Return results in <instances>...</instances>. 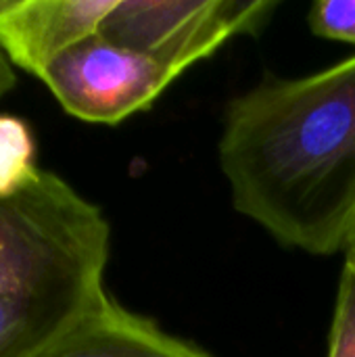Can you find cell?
Segmentation results:
<instances>
[{
	"mask_svg": "<svg viewBox=\"0 0 355 357\" xmlns=\"http://www.w3.org/2000/svg\"><path fill=\"white\" fill-rule=\"evenodd\" d=\"M218 161L234 211L280 247H355V54L303 77L266 75L234 96Z\"/></svg>",
	"mask_w": 355,
	"mask_h": 357,
	"instance_id": "1",
	"label": "cell"
},
{
	"mask_svg": "<svg viewBox=\"0 0 355 357\" xmlns=\"http://www.w3.org/2000/svg\"><path fill=\"white\" fill-rule=\"evenodd\" d=\"M111 226L52 172L0 199V357H36L109 293Z\"/></svg>",
	"mask_w": 355,
	"mask_h": 357,
	"instance_id": "2",
	"label": "cell"
},
{
	"mask_svg": "<svg viewBox=\"0 0 355 357\" xmlns=\"http://www.w3.org/2000/svg\"><path fill=\"white\" fill-rule=\"evenodd\" d=\"M276 8L274 0H117L98 33L180 75L228 40L259 33Z\"/></svg>",
	"mask_w": 355,
	"mask_h": 357,
	"instance_id": "3",
	"label": "cell"
},
{
	"mask_svg": "<svg viewBox=\"0 0 355 357\" xmlns=\"http://www.w3.org/2000/svg\"><path fill=\"white\" fill-rule=\"evenodd\" d=\"M176 77L155 59L94 33L61 54L40 79L69 115L115 126L149 109Z\"/></svg>",
	"mask_w": 355,
	"mask_h": 357,
	"instance_id": "4",
	"label": "cell"
},
{
	"mask_svg": "<svg viewBox=\"0 0 355 357\" xmlns=\"http://www.w3.org/2000/svg\"><path fill=\"white\" fill-rule=\"evenodd\" d=\"M117 0H0V48L36 77L69 48L98 33Z\"/></svg>",
	"mask_w": 355,
	"mask_h": 357,
	"instance_id": "5",
	"label": "cell"
},
{
	"mask_svg": "<svg viewBox=\"0 0 355 357\" xmlns=\"http://www.w3.org/2000/svg\"><path fill=\"white\" fill-rule=\"evenodd\" d=\"M36 357H211L155 322L121 307L111 295Z\"/></svg>",
	"mask_w": 355,
	"mask_h": 357,
	"instance_id": "6",
	"label": "cell"
},
{
	"mask_svg": "<svg viewBox=\"0 0 355 357\" xmlns=\"http://www.w3.org/2000/svg\"><path fill=\"white\" fill-rule=\"evenodd\" d=\"M38 172L29 126L15 115L0 113V199L21 192Z\"/></svg>",
	"mask_w": 355,
	"mask_h": 357,
	"instance_id": "7",
	"label": "cell"
},
{
	"mask_svg": "<svg viewBox=\"0 0 355 357\" xmlns=\"http://www.w3.org/2000/svg\"><path fill=\"white\" fill-rule=\"evenodd\" d=\"M328 357H355V247L345 255L339 278L328 333Z\"/></svg>",
	"mask_w": 355,
	"mask_h": 357,
	"instance_id": "8",
	"label": "cell"
},
{
	"mask_svg": "<svg viewBox=\"0 0 355 357\" xmlns=\"http://www.w3.org/2000/svg\"><path fill=\"white\" fill-rule=\"evenodd\" d=\"M308 25L318 38L355 44V0H318L308 10Z\"/></svg>",
	"mask_w": 355,
	"mask_h": 357,
	"instance_id": "9",
	"label": "cell"
},
{
	"mask_svg": "<svg viewBox=\"0 0 355 357\" xmlns=\"http://www.w3.org/2000/svg\"><path fill=\"white\" fill-rule=\"evenodd\" d=\"M17 84V75H15V69H13V63L8 61V56L4 54V50L0 48V98L13 90Z\"/></svg>",
	"mask_w": 355,
	"mask_h": 357,
	"instance_id": "10",
	"label": "cell"
}]
</instances>
